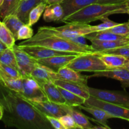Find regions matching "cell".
<instances>
[{
  "mask_svg": "<svg viewBox=\"0 0 129 129\" xmlns=\"http://www.w3.org/2000/svg\"><path fill=\"white\" fill-rule=\"evenodd\" d=\"M60 120L61 123H62L63 126L64 127V129H70V128H80L79 126L76 123L73 118L72 116L69 114H65L64 115L61 116V117L58 118Z\"/></svg>",
  "mask_w": 129,
  "mask_h": 129,
  "instance_id": "obj_35",
  "label": "cell"
},
{
  "mask_svg": "<svg viewBox=\"0 0 129 129\" xmlns=\"http://www.w3.org/2000/svg\"><path fill=\"white\" fill-rule=\"evenodd\" d=\"M26 52L29 55L35 59H45V58L51 57L55 55H68V54H75L73 53L66 52L58 51L53 50L46 47L42 46H19ZM79 55V54H77Z\"/></svg>",
  "mask_w": 129,
  "mask_h": 129,
  "instance_id": "obj_11",
  "label": "cell"
},
{
  "mask_svg": "<svg viewBox=\"0 0 129 129\" xmlns=\"http://www.w3.org/2000/svg\"><path fill=\"white\" fill-rule=\"evenodd\" d=\"M80 55V54H79ZM77 54L55 55L45 59H37V62L47 68H49L53 71L57 72L60 68L66 66L72 59L77 56Z\"/></svg>",
  "mask_w": 129,
  "mask_h": 129,
  "instance_id": "obj_12",
  "label": "cell"
},
{
  "mask_svg": "<svg viewBox=\"0 0 129 129\" xmlns=\"http://www.w3.org/2000/svg\"><path fill=\"white\" fill-rule=\"evenodd\" d=\"M125 38H126V40H127V41H128V42H129V33H128V34H127V35H126V36H125Z\"/></svg>",
  "mask_w": 129,
  "mask_h": 129,
  "instance_id": "obj_46",
  "label": "cell"
},
{
  "mask_svg": "<svg viewBox=\"0 0 129 129\" xmlns=\"http://www.w3.org/2000/svg\"><path fill=\"white\" fill-rule=\"evenodd\" d=\"M18 46H42L58 50L75 54L94 52L91 45L83 47L73 42L58 37L56 35L37 30L36 34L30 39L22 42Z\"/></svg>",
  "mask_w": 129,
  "mask_h": 129,
  "instance_id": "obj_3",
  "label": "cell"
},
{
  "mask_svg": "<svg viewBox=\"0 0 129 129\" xmlns=\"http://www.w3.org/2000/svg\"><path fill=\"white\" fill-rule=\"evenodd\" d=\"M56 73L58 74V79L68 81L77 82L87 84V81L88 79H89V76L82 75L80 72L77 71L67 66L60 68Z\"/></svg>",
  "mask_w": 129,
  "mask_h": 129,
  "instance_id": "obj_17",
  "label": "cell"
},
{
  "mask_svg": "<svg viewBox=\"0 0 129 129\" xmlns=\"http://www.w3.org/2000/svg\"><path fill=\"white\" fill-rule=\"evenodd\" d=\"M2 22L11 31L13 35H14L15 40H16L18 31L20 27L24 24V23L19 19V18L15 14H11L6 16L3 20Z\"/></svg>",
  "mask_w": 129,
  "mask_h": 129,
  "instance_id": "obj_26",
  "label": "cell"
},
{
  "mask_svg": "<svg viewBox=\"0 0 129 129\" xmlns=\"http://www.w3.org/2000/svg\"><path fill=\"white\" fill-rule=\"evenodd\" d=\"M93 77H105L116 79L121 83L123 88H129V71L125 68L108 69L104 71L94 73L92 75L89 76V78Z\"/></svg>",
  "mask_w": 129,
  "mask_h": 129,
  "instance_id": "obj_10",
  "label": "cell"
},
{
  "mask_svg": "<svg viewBox=\"0 0 129 129\" xmlns=\"http://www.w3.org/2000/svg\"><path fill=\"white\" fill-rule=\"evenodd\" d=\"M62 107L66 113L72 116L77 125L79 126L80 129H92L93 127L92 124L89 121L88 117L83 115L77 110H75L74 107H70L66 104H59Z\"/></svg>",
  "mask_w": 129,
  "mask_h": 129,
  "instance_id": "obj_20",
  "label": "cell"
},
{
  "mask_svg": "<svg viewBox=\"0 0 129 129\" xmlns=\"http://www.w3.org/2000/svg\"><path fill=\"white\" fill-rule=\"evenodd\" d=\"M48 122L51 123L53 128L56 129H64V127L63 126L62 123H61L60 120L58 118L54 117H51V116H46Z\"/></svg>",
  "mask_w": 129,
  "mask_h": 129,
  "instance_id": "obj_37",
  "label": "cell"
},
{
  "mask_svg": "<svg viewBox=\"0 0 129 129\" xmlns=\"http://www.w3.org/2000/svg\"><path fill=\"white\" fill-rule=\"evenodd\" d=\"M97 128H103V129H106V127H104V126H102V125H99V124H98V125L97 126H93V127H92V129H97Z\"/></svg>",
  "mask_w": 129,
  "mask_h": 129,
  "instance_id": "obj_42",
  "label": "cell"
},
{
  "mask_svg": "<svg viewBox=\"0 0 129 129\" xmlns=\"http://www.w3.org/2000/svg\"><path fill=\"white\" fill-rule=\"evenodd\" d=\"M96 52L102 53V54H115V55H121V56L125 57L127 59H129V44L115 48V49L102 50L101 52Z\"/></svg>",
  "mask_w": 129,
  "mask_h": 129,
  "instance_id": "obj_32",
  "label": "cell"
},
{
  "mask_svg": "<svg viewBox=\"0 0 129 129\" xmlns=\"http://www.w3.org/2000/svg\"><path fill=\"white\" fill-rule=\"evenodd\" d=\"M1 24H2V21H0V26H1Z\"/></svg>",
  "mask_w": 129,
  "mask_h": 129,
  "instance_id": "obj_48",
  "label": "cell"
},
{
  "mask_svg": "<svg viewBox=\"0 0 129 129\" xmlns=\"http://www.w3.org/2000/svg\"><path fill=\"white\" fill-rule=\"evenodd\" d=\"M95 52L99 55L100 59L108 69L124 68L129 61V59L121 55L111 54H102L96 52Z\"/></svg>",
  "mask_w": 129,
  "mask_h": 129,
  "instance_id": "obj_21",
  "label": "cell"
},
{
  "mask_svg": "<svg viewBox=\"0 0 129 129\" xmlns=\"http://www.w3.org/2000/svg\"><path fill=\"white\" fill-rule=\"evenodd\" d=\"M3 116V108L1 105H0V120L2 119Z\"/></svg>",
  "mask_w": 129,
  "mask_h": 129,
  "instance_id": "obj_43",
  "label": "cell"
},
{
  "mask_svg": "<svg viewBox=\"0 0 129 129\" xmlns=\"http://www.w3.org/2000/svg\"><path fill=\"white\" fill-rule=\"evenodd\" d=\"M0 105L3 108L1 120L8 127L18 129H52L46 117L20 93L8 89Z\"/></svg>",
  "mask_w": 129,
  "mask_h": 129,
  "instance_id": "obj_1",
  "label": "cell"
},
{
  "mask_svg": "<svg viewBox=\"0 0 129 129\" xmlns=\"http://www.w3.org/2000/svg\"><path fill=\"white\" fill-rule=\"evenodd\" d=\"M105 30L113 33V34H116V35L126 36L129 33V25L128 22L124 23H118V25Z\"/></svg>",
  "mask_w": 129,
  "mask_h": 129,
  "instance_id": "obj_34",
  "label": "cell"
},
{
  "mask_svg": "<svg viewBox=\"0 0 129 129\" xmlns=\"http://www.w3.org/2000/svg\"><path fill=\"white\" fill-rule=\"evenodd\" d=\"M41 2L46 3V0H21L14 14H15L24 24H28L30 11Z\"/></svg>",
  "mask_w": 129,
  "mask_h": 129,
  "instance_id": "obj_18",
  "label": "cell"
},
{
  "mask_svg": "<svg viewBox=\"0 0 129 129\" xmlns=\"http://www.w3.org/2000/svg\"><path fill=\"white\" fill-rule=\"evenodd\" d=\"M128 25H129V20H128Z\"/></svg>",
  "mask_w": 129,
  "mask_h": 129,
  "instance_id": "obj_49",
  "label": "cell"
},
{
  "mask_svg": "<svg viewBox=\"0 0 129 129\" xmlns=\"http://www.w3.org/2000/svg\"><path fill=\"white\" fill-rule=\"evenodd\" d=\"M126 14L129 15V0H128V5L127 6V10H126Z\"/></svg>",
  "mask_w": 129,
  "mask_h": 129,
  "instance_id": "obj_45",
  "label": "cell"
},
{
  "mask_svg": "<svg viewBox=\"0 0 129 129\" xmlns=\"http://www.w3.org/2000/svg\"><path fill=\"white\" fill-rule=\"evenodd\" d=\"M128 0H97V3L101 4H117L124 3Z\"/></svg>",
  "mask_w": 129,
  "mask_h": 129,
  "instance_id": "obj_38",
  "label": "cell"
},
{
  "mask_svg": "<svg viewBox=\"0 0 129 129\" xmlns=\"http://www.w3.org/2000/svg\"><path fill=\"white\" fill-rule=\"evenodd\" d=\"M46 6L47 4L45 2H41L30 11L29 13L28 25L32 26L37 22L42 14L44 13Z\"/></svg>",
  "mask_w": 129,
  "mask_h": 129,
  "instance_id": "obj_31",
  "label": "cell"
},
{
  "mask_svg": "<svg viewBox=\"0 0 129 129\" xmlns=\"http://www.w3.org/2000/svg\"><path fill=\"white\" fill-rule=\"evenodd\" d=\"M33 35H34V31L31 28V26L28 24H24L18 31L16 40H27L32 37Z\"/></svg>",
  "mask_w": 129,
  "mask_h": 129,
  "instance_id": "obj_33",
  "label": "cell"
},
{
  "mask_svg": "<svg viewBox=\"0 0 129 129\" xmlns=\"http://www.w3.org/2000/svg\"><path fill=\"white\" fill-rule=\"evenodd\" d=\"M6 48H7V47H6V45H5V44H4L0 40V52H1L3 50H4L5 49H6Z\"/></svg>",
  "mask_w": 129,
  "mask_h": 129,
  "instance_id": "obj_41",
  "label": "cell"
},
{
  "mask_svg": "<svg viewBox=\"0 0 129 129\" xmlns=\"http://www.w3.org/2000/svg\"><path fill=\"white\" fill-rule=\"evenodd\" d=\"M8 91V89L5 88L0 84V103L3 100L4 96L7 94Z\"/></svg>",
  "mask_w": 129,
  "mask_h": 129,
  "instance_id": "obj_39",
  "label": "cell"
},
{
  "mask_svg": "<svg viewBox=\"0 0 129 129\" xmlns=\"http://www.w3.org/2000/svg\"><path fill=\"white\" fill-rule=\"evenodd\" d=\"M128 122H129V121H128Z\"/></svg>",
  "mask_w": 129,
  "mask_h": 129,
  "instance_id": "obj_51",
  "label": "cell"
},
{
  "mask_svg": "<svg viewBox=\"0 0 129 129\" xmlns=\"http://www.w3.org/2000/svg\"><path fill=\"white\" fill-rule=\"evenodd\" d=\"M97 2V0H63L59 3L63 8L64 13L63 18L80 11L89 5L96 3Z\"/></svg>",
  "mask_w": 129,
  "mask_h": 129,
  "instance_id": "obj_16",
  "label": "cell"
},
{
  "mask_svg": "<svg viewBox=\"0 0 129 129\" xmlns=\"http://www.w3.org/2000/svg\"><path fill=\"white\" fill-rule=\"evenodd\" d=\"M30 76L40 86L48 81H54L55 79H58L56 72L53 71L49 68L39 63H37L35 68L32 71Z\"/></svg>",
  "mask_w": 129,
  "mask_h": 129,
  "instance_id": "obj_13",
  "label": "cell"
},
{
  "mask_svg": "<svg viewBox=\"0 0 129 129\" xmlns=\"http://www.w3.org/2000/svg\"><path fill=\"white\" fill-rule=\"evenodd\" d=\"M13 49L16 57L19 71L22 76H30L32 71L37 64V60L29 55L18 45H15L13 47Z\"/></svg>",
  "mask_w": 129,
  "mask_h": 129,
  "instance_id": "obj_9",
  "label": "cell"
},
{
  "mask_svg": "<svg viewBox=\"0 0 129 129\" xmlns=\"http://www.w3.org/2000/svg\"><path fill=\"white\" fill-rule=\"evenodd\" d=\"M87 39L91 41V46L95 52H101L102 50L115 49L129 44V42L127 40H101L92 38H89Z\"/></svg>",
  "mask_w": 129,
  "mask_h": 129,
  "instance_id": "obj_22",
  "label": "cell"
},
{
  "mask_svg": "<svg viewBox=\"0 0 129 129\" xmlns=\"http://www.w3.org/2000/svg\"><path fill=\"white\" fill-rule=\"evenodd\" d=\"M90 96L97 99L129 108V94L126 92L110 91L89 87Z\"/></svg>",
  "mask_w": 129,
  "mask_h": 129,
  "instance_id": "obj_6",
  "label": "cell"
},
{
  "mask_svg": "<svg viewBox=\"0 0 129 129\" xmlns=\"http://www.w3.org/2000/svg\"><path fill=\"white\" fill-rule=\"evenodd\" d=\"M78 107L80 109L83 110L85 112H87V113L91 114L94 117V119L89 117V119L92 120L94 122H96L98 124L102 125L104 127H106V128L110 129V127L107 125V121L108 120L110 119V118H115L113 116L109 114L108 113L105 112L104 110H103L101 108H97V107H87V106L83 105L78 106Z\"/></svg>",
  "mask_w": 129,
  "mask_h": 129,
  "instance_id": "obj_19",
  "label": "cell"
},
{
  "mask_svg": "<svg viewBox=\"0 0 129 129\" xmlns=\"http://www.w3.org/2000/svg\"><path fill=\"white\" fill-rule=\"evenodd\" d=\"M124 68H125V69H127L128 71H129V61L128 62V63L126 64V65L125 66V67Z\"/></svg>",
  "mask_w": 129,
  "mask_h": 129,
  "instance_id": "obj_44",
  "label": "cell"
},
{
  "mask_svg": "<svg viewBox=\"0 0 129 129\" xmlns=\"http://www.w3.org/2000/svg\"><path fill=\"white\" fill-rule=\"evenodd\" d=\"M38 30L64 38L70 41H72V39L73 37L85 36L89 34L95 32L93 26L88 23H67L66 25L59 27L43 26L38 28Z\"/></svg>",
  "mask_w": 129,
  "mask_h": 129,
  "instance_id": "obj_4",
  "label": "cell"
},
{
  "mask_svg": "<svg viewBox=\"0 0 129 129\" xmlns=\"http://www.w3.org/2000/svg\"><path fill=\"white\" fill-rule=\"evenodd\" d=\"M0 62L3 64L10 66L19 71L18 66L16 62V57L12 48L7 47L0 52Z\"/></svg>",
  "mask_w": 129,
  "mask_h": 129,
  "instance_id": "obj_28",
  "label": "cell"
},
{
  "mask_svg": "<svg viewBox=\"0 0 129 129\" xmlns=\"http://www.w3.org/2000/svg\"><path fill=\"white\" fill-rule=\"evenodd\" d=\"M0 40L8 48H12L16 41L12 33L3 22L0 26Z\"/></svg>",
  "mask_w": 129,
  "mask_h": 129,
  "instance_id": "obj_30",
  "label": "cell"
},
{
  "mask_svg": "<svg viewBox=\"0 0 129 129\" xmlns=\"http://www.w3.org/2000/svg\"><path fill=\"white\" fill-rule=\"evenodd\" d=\"M83 105L101 108L109 114L113 116L115 118L129 121V108L126 107L104 102L91 96L85 100V102Z\"/></svg>",
  "mask_w": 129,
  "mask_h": 129,
  "instance_id": "obj_7",
  "label": "cell"
},
{
  "mask_svg": "<svg viewBox=\"0 0 129 129\" xmlns=\"http://www.w3.org/2000/svg\"><path fill=\"white\" fill-rule=\"evenodd\" d=\"M101 21H102V23L99 24V25L93 26V28L95 31L105 30H106V29L110 28L113 27V26H115V25L118 24V23L115 22V21L110 20V19L108 18V17L102 18Z\"/></svg>",
  "mask_w": 129,
  "mask_h": 129,
  "instance_id": "obj_36",
  "label": "cell"
},
{
  "mask_svg": "<svg viewBox=\"0 0 129 129\" xmlns=\"http://www.w3.org/2000/svg\"><path fill=\"white\" fill-rule=\"evenodd\" d=\"M58 88L64 99L65 100L66 105L72 107H75L84 104L85 99L64 89V88H61L59 86H58Z\"/></svg>",
  "mask_w": 129,
  "mask_h": 129,
  "instance_id": "obj_25",
  "label": "cell"
},
{
  "mask_svg": "<svg viewBox=\"0 0 129 129\" xmlns=\"http://www.w3.org/2000/svg\"><path fill=\"white\" fill-rule=\"evenodd\" d=\"M63 0H46V3L47 5H51V4H55V3H59Z\"/></svg>",
  "mask_w": 129,
  "mask_h": 129,
  "instance_id": "obj_40",
  "label": "cell"
},
{
  "mask_svg": "<svg viewBox=\"0 0 129 129\" xmlns=\"http://www.w3.org/2000/svg\"><path fill=\"white\" fill-rule=\"evenodd\" d=\"M1 4H2V1H1V0H0V6H1Z\"/></svg>",
  "mask_w": 129,
  "mask_h": 129,
  "instance_id": "obj_47",
  "label": "cell"
},
{
  "mask_svg": "<svg viewBox=\"0 0 129 129\" xmlns=\"http://www.w3.org/2000/svg\"><path fill=\"white\" fill-rule=\"evenodd\" d=\"M66 66L79 72L87 71L95 73L108 69L100 59L99 55L95 52L85 53L77 55Z\"/></svg>",
  "mask_w": 129,
  "mask_h": 129,
  "instance_id": "obj_5",
  "label": "cell"
},
{
  "mask_svg": "<svg viewBox=\"0 0 129 129\" xmlns=\"http://www.w3.org/2000/svg\"><path fill=\"white\" fill-rule=\"evenodd\" d=\"M1 1H2V3H3V0H1Z\"/></svg>",
  "mask_w": 129,
  "mask_h": 129,
  "instance_id": "obj_50",
  "label": "cell"
},
{
  "mask_svg": "<svg viewBox=\"0 0 129 129\" xmlns=\"http://www.w3.org/2000/svg\"><path fill=\"white\" fill-rule=\"evenodd\" d=\"M84 37L86 39L92 38L101 40H126L125 36L116 35L106 30L95 31L85 35Z\"/></svg>",
  "mask_w": 129,
  "mask_h": 129,
  "instance_id": "obj_27",
  "label": "cell"
},
{
  "mask_svg": "<svg viewBox=\"0 0 129 129\" xmlns=\"http://www.w3.org/2000/svg\"><path fill=\"white\" fill-rule=\"evenodd\" d=\"M22 88L20 93L30 102H44L48 100L41 86L30 76H24L22 78Z\"/></svg>",
  "mask_w": 129,
  "mask_h": 129,
  "instance_id": "obj_8",
  "label": "cell"
},
{
  "mask_svg": "<svg viewBox=\"0 0 129 129\" xmlns=\"http://www.w3.org/2000/svg\"><path fill=\"white\" fill-rule=\"evenodd\" d=\"M128 0L124 3L117 4L94 3L83 8L80 11L67 16L61 21L67 23H89L96 20L115 14L126 13Z\"/></svg>",
  "mask_w": 129,
  "mask_h": 129,
  "instance_id": "obj_2",
  "label": "cell"
},
{
  "mask_svg": "<svg viewBox=\"0 0 129 129\" xmlns=\"http://www.w3.org/2000/svg\"><path fill=\"white\" fill-rule=\"evenodd\" d=\"M53 82L58 86L64 88L74 94L82 97L84 99L87 100V98H89L90 94L87 84L77 83V82L68 81L59 79H55Z\"/></svg>",
  "mask_w": 129,
  "mask_h": 129,
  "instance_id": "obj_14",
  "label": "cell"
},
{
  "mask_svg": "<svg viewBox=\"0 0 129 129\" xmlns=\"http://www.w3.org/2000/svg\"><path fill=\"white\" fill-rule=\"evenodd\" d=\"M30 102L45 116H51V117L59 118L61 116L67 114L60 105L49 100L44 101V102Z\"/></svg>",
  "mask_w": 129,
  "mask_h": 129,
  "instance_id": "obj_15",
  "label": "cell"
},
{
  "mask_svg": "<svg viewBox=\"0 0 129 129\" xmlns=\"http://www.w3.org/2000/svg\"><path fill=\"white\" fill-rule=\"evenodd\" d=\"M63 10L60 3L47 5L44 13L43 19L46 22L61 21L63 17Z\"/></svg>",
  "mask_w": 129,
  "mask_h": 129,
  "instance_id": "obj_24",
  "label": "cell"
},
{
  "mask_svg": "<svg viewBox=\"0 0 129 129\" xmlns=\"http://www.w3.org/2000/svg\"><path fill=\"white\" fill-rule=\"evenodd\" d=\"M48 100L58 104H65V100L59 91L58 86L51 81L40 86Z\"/></svg>",
  "mask_w": 129,
  "mask_h": 129,
  "instance_id": "obj_23",
  "label": "cell"
},
{
  "mask_svg": "<svg viewBox=\"0 0 129 129\" xmlns=\"http://www.w3.org/2000/svg\"><path fill=\"white\" fill-rule=\"evenodd\" d=\"M21 0H3L0 6V18L2 20L6 16L14 14Z\"/></svg>",
  "mask_w": 129,
  "mask_h": 129,
  "instance_id": "obj_29",
  "label": "cell"
}]
</instances>
